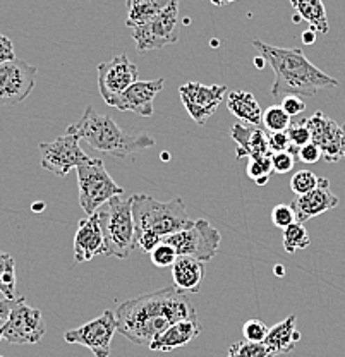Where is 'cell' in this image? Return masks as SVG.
<instances>
[{
  "instance_id": "cell-32",
  "label": "cell",
  "mask_w": 345,
  "mask_h": 357,
  "mask_svg": "<svg viewBox=\"0 0 345 357\" xmlns=\"http://www.w3.org/2000/svg\"><path fill=\"white\" fill-rule=\"evenodd\" d=\"M150 258H151V263H153L157 268H169L176 263V259L179 258V255H177L174 245L163 243L162 241V243L150 252Z\"/></svg>"
},
{
  "instance_id": "cell-6",
  "label": "cell",
  "mask_w": 345,
  "mask_h": 357,
  "mask_svg": "<svg viewBox=\"0 0 345 357\" xmlns=\"http://www.w3.org/2000/svg\"><path fill=\"white\" fill-rule=\"evenodd\" d=\"M77 188H79V204L84 213L95 215L103 204L114 196L122 195L124 189L110 177L100 158L91 165L77 167Z\"/></svg>"
},
{
  "instance_id": "cell-26",
  "label": "cell",
  "mask_w": 345,
  "mask_h": 357,
  "mask_svg": "<svg viewBox=\"0 0 345 357\" xmlns=\"http://www.w3.org/2000/svg\"><path fill=\"white\" fill-rule=\"evenodd\" d=\"M16 261L9 252L0 251V294L6 299L16 301Z\"/></svg>"
},
{
  "instance_id": "cell-11",
  "label": "cell",
  "mask_w": 345,
  "mask_h": 357,
  "mask_svg": "<svg viewBox=\"0 0 345 357\" xmlns=\"http://www.w3.org/2000/svg\"><path fill=\"white\" fill-rule=\"evenodd\" d=\"M115 332H117V321L112 310L103 311L98 318L77 326V328L68 330L64 338L68 344H77L90 349L95 357H109L110 344Z\"/></svg>"
},
{
  "instance_id": "cell-7",
  "label": "cell",
  "mask_w": 345,
  "mask_h": 357,
  "mask_svg": "<svg viewBox=\"0 0 345 357\" xmlns=\"http://www.w3.org/2000/svg\"><path fill=\"white\" fill-rule=\"evenodd\" d=\"M163 243L176 248L179 256H189L206 263L217 256L222 243V234L205 218L192 222L191 227L165 237Z\"/></svg>"
},
{
  "instance_id": "cell-10",
  "label": "cell",
  "mask_w": 345,
  "mask_h": 357,
  "mask_svg": "<svg viewBox=\"0 0 345 357\" xmlns=\"http://www.w3.org/2000/svg\"><path fill=\"white\" fill-rule=\"evenodd\" d=\"M42 167L57 177H66L72 169L81 165H91L96 158H91L79 146V139L72 134L59 136L52 143L40 144Z\"/></svg>"
},
{
  "instance_id": "cell-40",
  "label": "cell",
  "mask_w": 345,
  "mask_h": 357,
  "mask_svg": "<svg viewBox=\"0 0 345 357\" xmlns=\"http://www.w3.org/2000/svg\"><path fill=\"white\" fill-rule=\"evenodd\" d=\"M282 109L287 112L291 117H294V115L302 114L306 110V102L298 95H287L282 100Z\"/></svg>"
},
{
  "instance_id": "cell-25",
  "label": "cell",
  "mask_w": 345,
  "mask_h": 357,
  "mask_svg": "<svg viewBox=\"0 0 345 357\" xmlns=\"http://www.w3.org/2000/svg\"><path fill=\"white\" fill-rule=\"evenodd\" d=\"M291 3L298 10L300 20L309 22V29L320 35L328 33V17L323 0H291Z\"/></svg>"
},
{
  "instance_id": "cell-16",
  "label": "cell",
  "mask_w": 345,
  "mask_h": 357,
  "mask_svg": "<svg viewBox=\"0 0 345 357\" xmlns=\"http://www.w3.org/2000/svg\"><path fill=\"white\" fill-rule=\"evenodd\" d=\"M163 84H165V77H158L153 81H136L118 96L114 109L121 112H135L141 117H151L153 100L163 89Z\"/></svg>"
},
{
  "instance_id": "cell-48",
  "label": "cell",
  "mask_w": 345,
  "mask_h": 357,
  "mask_svg": "<svg viewBox=\"0 0 345 357\" xmlns=\"http://www.w3.org/2000/svg\"><path fill=\"white\" fill-rule=\"evenodd\" d=\"M3 338V325H0V340Z\"/></svg>"
},
{
  "instance_id": "cell-35",
  "label": "cell",
  "mask_w": 345,
  "mask_h": 357,
  "mask_svg": "<svg viewBox=\"0 0 345 357\" xmlns=\"http://www.w3.org/2000/svg\"><path fill=\"white\" fill-rule=\"evenodd\" d=\"M272 222L273 225L278 227V229H287L289 225H292L296 220L294 208L291 204H277L272 210Z\"/></svg>"
},
{
  "instance_id": "cell-47",
  "label": "cell",
  "mask_w": 345,
  "mask_h": 357,
  "mask_svg": "<svg viewBox=\"0 0 345 357\" xmlns=\"http://www.w3.org/2000/svg\"><path fill=\"white\" fill-rule=\"evenodd\" d=\"M43 210V203H35L33 204V211H42Z\"/></svg>"
},
{
  "instance_id": "cell-46",
  "label": "cell",
  "mask_w": 345,
  "mask_h": 357,
  "mask_svg": "<svg viewBox=\"0 0 345 357\" xmlns=\"http://www.w3.org/2000/svg\"><path fill=\"white\" fill-rule=\"evenodd\" d=\"M275 273H277V277H284L285 268L284 266H275Z\"/></svg>"
},
{
  "instance_id": "cell-8",
  "label": "cell",
  "mask_w": 345,
  "mask_h": 357,
  "mask_svg": "<svg viewBox=\"0 0 345 357\" xmlns=\"http://www.w3.org/2000/svg\"><path fill=\"white\" fill-rule=\"evenodd\" d=\"M136 48L141 54L158 50L167 45L177 43L181 38V14L179 0H172L155 20L139 28L131 29Z\"/></svg>"
},
{
  "instance_id": "cell-43",
  "label": "cell",
  "mask_w": 345,
  "mask_h": 357,
  "mask_svg": "<svg viewBox=\"0 0 345 357\" xmlns=\"http://www.w3.org/2000/svg\"><path fill=\"white\" fill-rule=\"evenodd\" d=\"M302 40H304V43L313 45L314 40H316V31H313V29H307V31L302 33Z\"/></svg>"
},
{
  "instance_id": "cell-39",
  "label": "cell",
  "mask_w": 345,
  "mask_h": 357,
  "mask_svg": "<svg viewBox=\"0 0 345 357\" xmlns=\"http://www.w3.org/2000/svg\"><path fill=\"white\" fill-rule=\"evenodd\" d=\"M162 241H163L162 237L157 236V234H151V232L138 234V236H136V248H138L139 251L148 252V255H150V252L153 251Z\"/></svg>"
},
{
  "instance_id": "cell-36",
  "label": "cell",
  "mask_w": 345,
  "mask_h": 357,
  "mask_svg": "<svg viewBox=\"0 0 345 357\" xmlns=\"http://www.w3.org/2000/svg\"><path fill=\"white\" fill-rule=\"evenodd\" d=\"M296 158L291 151H278V153H272V167L275 174H287L294 169Z\"/></svg>"
},
{
  "instance_id": "cell-30",
  "label": "cell",
  "mask_w": 345,
  "mask_h": 357,
  "mask_svg": "<svg viewBox=\"0 0 345 357\" xmlns=\"http://www.w3.org/2000/svg\"><path fill=\"white\" fill-rule=\"evenodd\" d=\"M227 357H272L265 344L240 340L229 347Z\"/></svg>"
},
{
  "instance_id": "cell-12",
  "label": "cell",
  "mask_w": 345,
  "mask_h": 357,
  "mask_svg": "<svg viewBox=\"0 0 345 357\" xmlns=\"http://www.w3.org/2000/svg\"><path fill=\"white\" fill-rule=\"evenodd\" d=\"M38 69L28 62L10 61L0 66V107L20 105L35 89Z\"/></svg>"
},
{
  "instance_id": "cell-21",
  "label": "cell",
  "mask_w": 345,
  "mask_h": 357,
  "mask_svg": "<svg viewBox=\"0 0 345 357\" xmlns=\"http://www.w3.org/2000/svg\"><path fill=\"white\" fill-rule=\"evenodd\" d=\"M296 325H298V316L292 314L268 330V335H266L263 344L266 345L272 357L294 352L296 344L300 340V333L296 328Z\"/></svg>"
},
{
  "instance_id": "cell-49",
  "label": "cell",
  "mask_w": 345,
  "mask_h": 357,
  "mask_svg": "<svg viewBox=\"0 0 345 357\" xmlns=\"http://www.w3.org/2000/svg\"><path fill=\"white\" fill-rule=\"evenodd\" d=\"M0 357H3V356H0Z\"/></svg>"
},
{
  "instance_id": "cell-41",
  "label": "cell",
  "mask_w": 345,
  "mask_h": 357,
  "mask_svg": "<svg viewBox=\"0 0 345 357\" xmlns=\"http://www.w3.org/2000/svg\"><path fill=\"white\" fill-rule=\"evenodd\" d=\"M16 61V52H14V45L7 38L6 35L0 33V66L6 62Z\"/></svg>"
},
{
  "instance_id": "cell-1",
  "label": "cell",
  "mask_w": 345,
  "mask_h": 357,
  "mask_svg": "<svg viewBox=\"0 0 345 357\" xmlns=\"http://www.w3.org/2000/svg\"><path fill=\"white\" fill-rule=\"evenodd\" d=\"M114 312L117 333L146 347L174 323L196 319L191 299L176 285L124 301Z\"/></svg>"
},
{
  "instance_id": "cell-14",
  "label": "cell",
  "mask_w": 345,
  "mask_h": 357,
  "mask_svg": "<svg viewBox=\"0 0 345 357\" xmlns=\"http://www.w3.org/2000/svg\"><path fill=\"white\" fill-rule=\"evenodd\" d=\"M139 70L128 55H117L112 61L98 66V89L103 102L114 107L118 96L138 81Z\"/></svg>"
},
{
  "instance_id": "cell-37",
  "label": "cell",
  "mask_w": 345,
  "mask_h": 357,
  "mask_svg": "<svg viewBox=\"0 0 345 357\" xmlns=\"http://www.w3.org/2000/svg\"><path fill=\"white\" fill-rule=\"evenodd\" d=\"M266 141H268V148L272 153H278V151H289L292 148L291 137H289L287 131H282V132L266 131Z\"/></svg>"
},
{
  "instance_id": "cell-38",
  "label": "cell",
  "mask_w": 345,
  "mask_h": 357,
  "mask_svg": "<svg viewBox=\"0 0 345 357\" xmlns=\"http://www.w3.org/2000/svg\"><path fill=\"white\" fill-rule=\"evenodd\" d=\"M298 160H300L302 163H306V165H313V163L320 162L321 160L320 148H318L313 141L307 144H304L302 148H299L298 150Z\"/></svg>"
},
{
  "instance_id": "cell-34",
  "label": "cell",
  "mask_w": 345,
  "mask_h": 357,
  "mask_svg": "<svg viewBox=\"0 0 345 357\" xmlns=\"http://www.w3.org/2000/svg\"><path fill=\"white\" fill-rule=\"evenodd\" d=\"M287 134H289V137H291L292 146L298 148V150L299 148H302L304 144L311 143V131H309V128H307L306 119L291 124V128L287 129Z\"/></svg>"
},
{
  "instance_id": "cell-20",
  "label": "cell",
  "mask_w": 345,
  "mask_h": 357,
  "mask_svg": "<svg viewBox=\"0 0 345 357\" xmlns=\"http://www.w3.org/2000/svg\"><path fill=\"white\" fill-rule=\"evenodd\" d=\"M199 335H201V323L198 321V318L184 319V321L174 323L162 335H158L150 344V349L158 352H172L187 345Z\"/></svg>"
},
{
  "instance_id": "cell-27",
  "label": "cell",
  "mask_w": 345,
  "mask_h": 357,
  "mask_svg": "<svg viewBox=\"0 0 345 357\" xmlns=\"http://www.w3.org/2000/svg\"><path fill=\"white\" fill-rule=\"evenodd\" d=\"M309 244V234H307L304 223L294 222L287 229H284V249L289 255H294L298 249H307Z\"/></svg>"
},
{
  "instance_id": "cell-19",
  "label": "cell",
  "mask_w": 345,
  "mask_h": 357,
  "mask_svg": "<svg viewBox=\"0 0 345 357\" xmlns=\"http://www.w3.org/2000/svg\"><path fill=\"white\" fill-rule=\"evenodd\" d=\"M232 139L237 143L236 158H261V156H272L266 141V131L258 126L236 124L230 132Z\"/></svg>"
},
{
  "instance_id": "cell-29",
  "label": "cell",
  "mask_w": 345,
  "mask_h": 357,
  "mask_svg": "<svg viewBox=\"0 0 345 357\" xmlns=\"http://www.w3.org/2000/svg\"><path fill=\"white\" fill-rule=\"evenodd\" d=\"M246 174H247V177H250V181H253L254 184H258V185L268 184L270 177H272V174H273L272 156L247 158Z\"/></svg>"
},
{
  "instance_id": "cell-22",
  "label": "cell",
  "mask_w": 345,
  "mask_h": 357,
  "mask_svg": "<svg viewBox=\"0 0 345 357\" xmlns=\"http://www.w3.org/2000/svg\"><path fill=\"white\" fill-rule=\"evenodd\" d=\"M174 285L184 292H199L205 278V265L189 256H179L172 265Z\"/></svg>"
},
{
  "instance_id": "cell-3",
  "label": "cell",
  "mask_w": 345,
  "mask_h": 357,
  "mask_svg": "<svg viewBox=\"0 0 345 357\" xmlns=\"http://www.w3.org/2000/svg\"><path fill=\"white\" fill-rule=\"evenodd\" d=\"M68 134H72L79 141H86L91 148L115 158H125L131 153H141L155 146V139L148 132L124 131L114 119L98 114L91 105L86 107L79 121L69 126Z\"/></svg>"
},
{
  "instance_id": "cell-9",
  "label": "cell",
  "mask_w": 345,
  "mask_h": 357,
  "mask_svg": "<svg viewBox=\"0 0 345 357\" xmlns=\"http://www.w3.org/2000/svg\"><path fill=\"white\" fill-rule=\"evenodd\" d=\"M45 332L42 311L28 306L24 297L14 301L9 318L3 321V340L13 345H35Z\"/></svg>"
},
{
  "instance_id": "cell-23",
  "label": "cell",
  "mask_w": 345,
  "mask_h": 357,
  "mask_svg": "<svg viewBox=\"0 0 345 357\" xmlns=\"http://www.w3.org/2000/svg\"><path fill=\"white\" fill-rule=\"evenodd\" d=\"M227 109L237 121L247 126H259L263 122V109L250 91H232L227 96Z\"/></svg>"
},
{
  "instance_id": "cell-45",
  "label": "cell",
  "mask_w": 345,
  "mask_h": 357,
  "mask_svg": "<svg viewBox=\"0 0 345 357\" xmlns=\"http://www.w3.org/2000/svg\"><path fill=\"white\" fill-rule=\"evenodd\" d=\"M254 62H256V66H258V69H263V67H265V64H266V61L261 57V55H259V57H256Z\"/></svg>"
},
{
  "instance_id": "cell-31",
  "label": "cell",
  "mask_w": 345,
  "mask_h": 357,
  "mask_svg": "<svg viewBox=\"0 0 345 357\" xmlns=\"http://www.w3.org/2000/svg\"><path fill=\"white\" fill-rule=\"evenodd\" d=\"M318 178L311 170H299L296 172L291 178V189L298 196L306 195V192H311L318 185Z\"/></svg>"
},
{
  "instance_id": "cell-24",
  "label": "cell",
  "mask_w": 345,
  "mask_h": 357,
  "mask_svg": "<svg viewBox=\"0 0 345 357\" xmlns=\"http://www.w3.org/2000/svg\"><path fill=\"white\" fill-rule=\"evenodd\" d=\"M172 0H125L128 20L125 26L131 29L139 28L158 16Z\"/></svg>"
},
{
  "instance_id": "cell-15",
  "label": "cell",
  "mask_w": 345,
  "mask_h": 357,
  "mask_svg": "<svg viewBox=\"0 0 345 357\" xmlns=\"http://www.w3.org/2000/svg\"><path fill=\"white\" fill-rule=\"evenodd\" d=\"M306 122L311 131V141L320 148L325 162L335 163L345 158V128L323 112H314Z\"/></svg>"
},
{
  "instance_id": "cell-33",
  "label": "cell",
  "mask_w": 345,
  "mask_h": 357,
  "mask_svg": "<svg viewBox=\"0 0 345 357\" xmlns=\"http://www.w3.org/2000/svg\"><path fill=\"white\" fill-rule=\"evenodd\" d=\"M268 326H266L265 321L261 319L253 318V319H247L243 326V335L247 342H258V344H263L268 335Z\"/></svg>"
},
{
  "instance_id": "cell-13",
  "label": "cell",
  "mask_w": 345,
  "mask_h": 357,
  "mask_svg": "<svg viewBox=\"0 0 345 357\" xmlns=\"http://www.w3.org/2000/svg\"><path fill=\"white\" fill-rule=\"evenodd\" d=\"M225 93H227V86L224 84H203L196 81L185 83L179 88L184 109L199 126H205L208 119L218 110V107L225 100Z\"/></svg>"
},
{
  "instance_id": "cell-28",
  "label": "cell",
  "mask_w": 345,
  "mask_h": 357,
  "mask_svg": "<svg viewBox=\"0 0 345 357\" xmlns=\"http://www.w3.org/2000/svg\"><path fill=\"white\" fill-rule=\"evenodd\" d=\"M263 128L268 132H282L291 128V115L287 114L282 105H272L263 110Z\"/></svg>"
},
{
  "instance_id": "cell-4",
  "label": "cell",
  "mask_w": 345,
  "mask_h": 357,
  "mask_svg": "<svg viewBox=\"0 0 345 357\" xmlns=\"http://www.w3.org/2000/svg\"><path fill=\"white\" fill-rule=\"evenodd\" d=\"M132 215L136 236L151 232L162 239L187 229L194 222L187 217L184 201L181 198L158 201L148 195H132Z\"/></svg>"
},
{
  "instance_id": "cell-5",
  "label": "cell",
  "mask_w": 345,
  "mask_h": 357,
  "mask_svg": "<svg viewBox=\"0 0 345 357\" xmlns=\"http://www.w3.org/2000/svg\"><path fill=\"white\" fill-rule=\"evenodd\" d=\"M100 227L105 239V256L118 259L129 258L136 249V227L132 215V196H114L98 211Z\"/></svg>"
},
{
  "instance_id": "cell-42",
  "label": "cell",
  "mask_w": 345,
  "mask_h": 357,
  "mask_svg": "<svg viewBox=\"0 0 345 357\" xmlns=\"http://www.w3.org/2000/svg\"><path fill=\"white\" fill-rule=\"evenodd\" d=\"M13 303L14 301H9V299H0V321H6L7 318H9L10 314V310H13Z\"/></svg>"
},
{
  "instance_id": "cell-17",
  "label": "cell",
  "mask_w": 345,
  "mask_h": 357,
  "mask_svg": "<svg viewBox=\"0 0 345 357\" xmlns=\"http://www.w3.org/2000/svg\"><path fill=\"white\" fill-rule=\"evenodd\" d=\"M291 206L294 208L296 220L304 223L311 220V218L318 217V215L325 213V211H330L339 206V198L330 189L328 178L321 177L313 191L298 196Z\"/></svg>"
},
{
  "instance_id": "cell-2",
  "label": "cell",
  "mask_w": 345,
  "mask_h": 357,
  "mask_svg": "<svg viewBox=\"0 0 345 357\" xmlns=\"http://www.w3.org/2000/svg\"><path fill=\"white\" fill-rule=\"evenodd\" d=\"M253 47L275 73L273 96H314L321 89L339 86V81L314 66L300 48L273 47L261 40H253Z\"/></svg>"
},
{
  "instance_id": "cell-18",
  "label": "cell",
  "mask_w": 345,
  "mask_h": 357,
  "mask_svg": "<svg viewBox=\"0 0 345 357\" xmlns=\"http://www.w3.org/2000/svg\"><path fill=\"white\" fill-rule=\"evenodd\" d=\"M100 255H105V239L95 213L79 220L74 236V259L76 263H84Z\"/></svg>"
},
{
  "instance_id": "cell-44",
  "label": "cell",
  "mask_w": 345,
  "mask_h": 357,
  "mask_svg": "<svg viewBox=\"0 0 345 357\" xmlns=\"http://www.w3.org/2000/svg\"><path fill=\"white\" fill-rule=\"evenodd\" d=\"M236 2V0H211V3H215V6L218 7H224V6H229V3Z\"/></svg>"
}]
</instances>
